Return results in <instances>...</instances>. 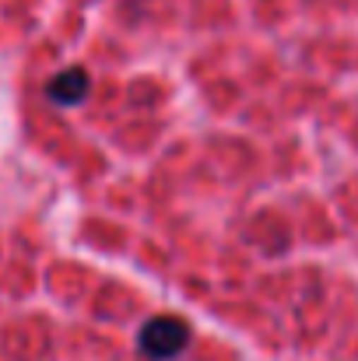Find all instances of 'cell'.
Segmentation results:
<instances>
[{
  "label": "cell",
  "mask_w": 358,
  "mask_h": 361,
  "mask_svg": "<svg viewBox=\"0 0 358 361\" xmlns=\"http://www.w3.org/2000/svg\"><path fill=\"white\" fill-rule=\"evenodd\" d=\"M137 348L151 361H172L190 348V326L179 316H155L141 326Z\"/></svg>",
  "instance_id": "6da1fadb"
},
{
  "label": "cell",
  "mask_w": 358,
  "mask_h": 361,
  "mask_svg": "<svg viewBox=\"0 0 358 361\" xmlns=\"http://www.w3.org/2000/svg\"><path fill=\"white\" fill-rule=\"evenodd\" d=\"M88 88H92L88 71H81V67H67V71H60V74L46 85V95H49L56 106H78V102L88 99Z\"/></svg>",
  "instance_id": "7a4b0ae2"
}]
</instances>
